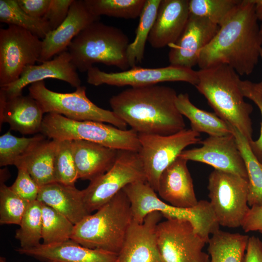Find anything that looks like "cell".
Segmentation results:
<instances>
[{
	"label": "cell",
	"instance_id": "obj_1",
	"mask_svg": "<svg viewBox=\"0 0 262 262\" xmlns=\"http://www.w3.org/2000/svg\"><path fill=\"white\" fill-rule=\"evenodd\" d=\"M253 0L241 2L200 52V69L219 64L231 67L239 75L252 73L260 57L262 34Z\"/></svg>",
	"mask_w": 262,
	"mask_h": 262
},
{
	"label": "cell",
	"instance_id": "obj_2",
	"mask_svg": "<svg viewBox=\"0 0 262 262\" xmlns=\"http://www.w3.org/2000/svg\"><path fill=\"white\" fill-rule=\"evenodd\" d=\"M173 88L158 84L131 87L112 96V111L138 134L168 135L185 129Z\"/></svg>",
	"mask_w": 262,
	"mask_h": 262
},
{
	"label": "cell",
	"instance_id": "obj_3",
	"mask_svg": "<svg viewBox=\"0 0 262 262\" xmlns=\"http://www.w3.org/2000/svg\"><path fill=\"white\" fill-rule=\"evenodd\" d=\"M195 86L214 113L236 128L250 142L253 129L252 105L246 102L240 87L239 75L229 66L219 64L197 71Z\"/></svg>",
	"mask_w": 262,
	"mask_h": 262
},
{
	"label": "cell",
	"instance_id": "obj_4",
	"mask_svg": "<svg viewBox=\"0 0 262 262\" xmlns=\"http://www.w3.org/2000/svg\"><path fill=\"white\" fill-rule=\"evenodd\" d=\"M132 221L131 203L122 190L75 225L71 239L86 247L118 254Z\"/></svg>",
	"mask_w": 262,
	"mask_h": 262
},
{
	"label": "cell",
	"instance_id": "obj_5",
	"mask_svg": "<svg viewBox=\"0 0 262 262\" xmlns=\"http://www.w3.org/2000/svg\"><path fill=\"white\" fill-rule=\"evenodd\" d=\"M129 40L120 29L96 21L82 31L67 48L72 62L81 72H87L95 63L130 68L127 51Z\"/></svg>",
	"mask_w": 262,
	"mask_h": 262
},
{
	"label": "cell",
	"instance_id": "obj_6",
	"mask_svg": "<svg viewBox=\"0 0 262 262\" xmlns=\"http://www.w3.org/2000/svg\"><path fill=\"white\" fill-rule=\"evenodd\" d=\"M123 190L130 200L133 220L136 222L142 223L148 213L157 212L166 219L189 221L207 243L210 235L219 229L220 225L209 201L200 200L191 208L176 207L161 199L146 181L130 184Z\"/></svg>",
	"mask_w": 262,
	"mask_h": 262
},
{
	"label": "cell",
	"instance_id": "obj_7",
	"mask_svg": "<svg viewBox=\"0 0 262 262\" xmlns=\"http://www.w3.org/2000/svg\"><path fill=\"white\" fill-rule=\"evenodd\" d=\"M40 132L50 139L84 140L117 150L138 152V134L132 129L121 130L112 125L93 121H77L61 115L48 113L43 117Z\"/></svg>",
	"mask_w": 262,
	"mask_h": 262
},
{
	"label": "cell",
	"instance_id": "obj_8",
	"mask_svg": "<svg viewBox=\"0 0 262 262\" xmlns=\"http://www.w3.org/2000/svg\"><path fill=\"white\" fill-rule=\"evenodd\" d=\"M86 89L81 85L73 92L58 93L48 89L44 81L33 83L28 88L29 95L37 101L44 113L57 114L77 121L108 123L127 130L128 125L112 111L92 102L86 96Z\"/></svg>",
	"mask_w": 262,
	"mask_h": 262
},
{
	"label": "cell",
	"instance_id": "obj_9",
	"mask_svg": "<svg viewBox=\"0 0 262 262\" xmlns=\"http://www.w3.org/2000/svg\"><path fill=\"white\" fill-rule=\"evenodd\" d=\"M210 203L219 225L241 227L250 208L248 182L236 174L214 169L208 178Z\"/></svg>",
	"mask_w": 262,
	"mask_h": 262
},
{
	"label": "cell",
	"instance_id": "obj_10",
	"mask_svg": "<svg viewBox=\"0 0 262 262\" xmlns=\"http://www.w3.org/2000/svg\"><path fill=\"white\" fill-rule=\"evenodd\" d=\"M141 181H146V178L139 153L118 150L112 167L82 190L88 211L90 213L96 211L127 185Z\"/></svg>",
	"mask_w": 262,
	"mask_h": 262
},
{
	"label": "cell",
	"instance_id": "obj_11",
	"mask_svg": "<svg viewBox=\"0 0 262 262\" xmlns=\"http://www.w3.org/2000/svg\"><path fill=\"white\" fill-rule=\"evenodd\" d=\"M200 133L186 128L168 135L138 134L140 149L138 152L146 181L157 192L160 177L187 147L200 143Z\"/></svg>",
	"mask_w": 262,
	"mask_h": 262
},
{
	"label": "cell",
	"instance_id": "obj_12",
	"mask_svg": "<svg viewBox=\"0 0 262 262\" xmlns=\"http://www.w3.org/2000/svg\"><path fill=\"white\" fill-rule=\"evenodd\" d=\"M42 40L18 26L0 29V87L19 79L25 68L38 62Z\"/></svg>",
	"mask_w": 262,
	"mask_h": 262
},
{
	"label": "cell",
	"instance_id": "obj_13",
	"mask_svg": "<svg viewBox=\"0 0 262 262\" xmlns=\"http://www.w3.org/2000/svg\"><path fill=\"white\" fill-rule=\"evenodd\" d=\"M160 253L164 262H210L203 251L207 242L188 220L169 219L156 227Z\"/></svg>",
	"mask_w": 262,
	"mask_h": 262
},
{
	"label": "cell",
	"instance_id": "obj_14",
	"mask_svg": "<svg viewBox=\"0 0 262 262\" xmlns=\"http://www.w3.org/2000/svg\"><path fill=\"white\" fill-rule=\"evenodd\" d=\"M198 81L197 71L172 65L157 68L136 66L115 72H106L92 66L87 71V82L94 86L107 84L137 87L166 82H183L196 86Z\"/></svg>",
	"mask_w": 262,
	"mask_h": 262
},
{
	"label": "cell",
	"instance_id": "obj_15",
	"mask_svg": "<svg viewBox=\"0 0 262 262\" xmlns=\"http://www.w3.org/2000/svg\"><path fill=\"white\" fill-rule=\"evenodd\" d=\"M200 143L201 147L184 150L178 157L207 164L214 169L236 174L247 180L245 162L232 133L209 136Z\"/></svg>",
	"mask_w": 262,
	"mask_h": 262
},
{
	"label": "cell",
	"instance_id": "obj_16",
	"mask_svg": "<svg viewBox=\"0 0 262 262\" xmlns=\"http://www.w3.org/2000/svg\"><path fill=\"white\" fill-rule=\"evenodd\" d=\"M219 27L206 18L190 15L179 38L169 46L170 65L192 69L198 64L201 51L212 41Z\"/></svg>",
	"mask_w": 262,
	"mask_h": 262
},
{
	"label": "cell",
	"instance_id": "obj_17",
	"mask_svg": "<svg viewBox=\"0 0 262 262\" xmlns=\"http://www.w3.org/2000/svg\"><path fill=\"white\" fill-rule=\"evenodd\" d=\"M162 217L160 213L153 212L142 223L133 220L118 254L119 262H164L156 236V227Z\"/></svg>",
	"mask_w": 262,
	"mask_h": 262
},
{
	"label": "cell",
	"instance_id": "obj_18",
	"mask_svg": "<svg viewBox=\"0 0 262 262\" xmlns=\"http://www.w3.org/2000/svg\"><path fill=\"white\" fill-rule=\"evenodd\" d=\"M77 70L69 52L65 50L52 60L28 66L18 80L0 87V92L7 98H12L22 95L23 89L28 85L49 78L66 82L77 88L81 84Z\"/></svg>",
	"mask_w": 262,
	"mask_h": 262
},
{
	"label": "cell",
	"instance_id": "obj_19",
	"mask_svg": "<svg viewBox=\"0 0 262 262\" xmlns=\"http://www.w3.org/2000/svg\"><path fill=\"white\" fill-rule=\"evenodd\" d=\"M99 18L88 10L84 0H74L63 22L55 30L50 31L42 39L38 62L50 60L56 54L65 51L82 31Z\"/></svg>",
	"mask_w": 262,
	"mask_h": 262
},
{
	"label": "cell",
	"instance_id": "obj_20",
	"mask_svg": "<svg viewBox=\"0 0 262 262\" xmlns=\"http://www.w3.org/2000/svg\"><path fill=\"white\" fill-rule=\"evenodd\" d=\"M15 250L44 262H119L117 253L86 247L71 239L52 244L42 243L29 248L19 247Z\"/></svg>",
	"mask_w": 262,
	"mask_h": 262
},
{
	"label": "cell",
	"instance_id": "obj_21",
	"mask_svg": "<svg viewBox=\"0 0 262 262\" xmlns=\"http://www.w3.org/2000/svg\"><path fill=\"white\" fill-rule=\"evenodd\" d=\"M189 16V0H161L148 42L155 49L169 47L179 38Z\"/></svg>",
	"mask_w": 262,
	"mask_h": 262
},
{
	"label": "cell",
	"instance_id": "obj_22",
	"mask_svg": "<svg viewBox=\"0 0 262 262\" xmlns=\"http://www.w3.org/2000/svg\"><path fill=\"white\" fill-rule=\"evenodd\" d=\"M188 161L178 157L162 173L157 192L160 198L176 207L191 208L198 203Z\"/></svg>",
	"mask_w": 262,
	"mask_h": 262
},
{
	"label": "cell",
	"instance_id": "obj_23",
	"mask_svg": "<svg viewBox=\"0 0 262 262\" xmlns=\"http://www.w3.org/2000/svg\"><path fill=\"white\" fill-rule=\"evenodd\" d=\"M43 112L37 101L30 95L7 98L0 92V126L9 124L10 130L22 134L40 132Z\"/></svg>",
	"mask_w": 262,
	"mask_h": 262
},
{
	"label": "cell",
	"instance_id": "obj_24",
	"mask_svg": "<svg viewBox=\"0 0 262 262\" xmlns=\"http://www.w3.org/2000/svg\"><path fill=\"white\" fill-rule=\"evenodd\" d=\"M72 148L79 179L90 181L112 167L118 150L80 140H72Z\"/></svg>",
	"mask_w": 262,
	"mask_h": 262
},
{
	"label": "cell",
	"instance_id": "obj_25",
	"mask_svg": "<svg viewBox=\"0 0 262 262\" xmlns=\"http://www.w3.org/2000/svg\"><path fill=\"white\" fill-rule=\"evenodd\" d=\"M37 200L58 211L74 225L89 215L82 190L57 182L40 188Z\"/></svg>",
	"mask_w": 262,
	"mask_h": 262
},
{
	"label": "cell",
	"instance_id": "obj_26",
	"mask_svg": "<svg viewBox=\"0 0 262 262\" xmlns=\"http://www.w3.org/2000/svg\"><path fill=\"white\" fill-rule=\"evenodd\" d=\"M59 140L44 139L33 146L15 163L25 168L40 187L56 182L55 156Z\"/></svg>",
	"mask_w": 262,
	"mask_h": 262
},
{
	"label": "cell",
	"instance_id": "obj_27",
	"mask_svg": "<svg viewBox=\"0 0 262 262\" xmlns=\"http://www.w3.org/2000/svg\"><path fill=\"white\" fill-rule=\"evenodd\" d=\"M176 104L180 114L190 121L191 129L211 136H223L232 133L229 124L215 113L209 112L196 106L187 93L178 95Z\"/></svg>",
	"mask_w": 262,
	"mask_h": 262
},
{
	"label": "cell",
	"instance_id": "obj_28",
	"mask_svg": "<svg viewBox=\"0 0 262 262\" xmlns=\"http://www.w3.org/2000/svg\"><path fill=\"white\" fill-rule=\"evenodd\" d=\"M249 237L219 229L208 243L210 262H243Z\"/></svg>",
	"mask_w": 262,
	"mask_h": 262
},
{
	"label": "cell",
	"instance_id": "obj_29",
	"mask_svg": "<svg viewBox=\"0 0 262 262\" xmlns=\"http://www.w3.org/2000/svg\"><path fill=\"white\" fill-rule=\"evenodd\" d=\"M229 125L246 166L248 206L250 207L262 206V163L253 153L246 138L236 128Z\"/></svg>",
	"mask_w": 262,
	"mask_h": 262
},
{
	"label": "cell",
	"instance_id": "obj_30",
	"mask_svg": "<svg viewBox=\"0 0 262 262\" xmlns=\"http://www.w3.org/2000/svg\"><path fill=\"white\" fill-rule=\"evenodd\" d=\"M161 0H146L139 16L134 40L129 45L127 57L130 68L143 59L145 46Z\"/></svg>",
	"mask_w": 262,
	"mask_h": 262
},
{
	"label": "cell",
	"instance_id": "obj_31",
	"mask_svg": "<svg viewBox=\"0 0 262 262\" xmlns=\"http://www.w3.org/2000/svg\"><path fill=\"white\" fill-rule=\"evenodd\" d=\"M0 21L22 28L43 39L51 31L43 18H35L24 12L16 0H0Z\"/></svg>",
	"mask_w": 262,
	"mask_h": 262
},
{
	"label": "cell",
	"instance_id": "obj_32",
	"mask_svg": "<svg viewBox=\"0 0 262 262\" xmlns=\"http://www.w3.org/2000/svg\"><path fill=\"white\" fill-rule=\"evenodd\" d=\"M15 238L22 248L39 246L42 240V203L38 200L30 202L22 217Z\"/></svg>",
	"mask_w": 262,
	"mask_h": 262
},
{
	"label": "cell",
	"instance_id": "obj_33",
	"mask_svg": "<svg viewBox=\"0 0 262 262\" xmlns=\"http://www.w3.org/2000/svg\"><path fill=\"white\" fill-rule=\"evenodd\" d=\"M41 203L43 244H55L71 239L75 225L58 211Z\"/></svg>",
	"mask_w": 262,
	"mask_h": 262
},
{
	"label": "cell",
	"instance_id": "obj_34",
	"mask_svg": "<svg viewBox=\"0 0 262 262\" xmlns=\"http://www.w3.org/2000/svg\"><path fill=\"white\" fill-rule=\"evenodd\" d=\"M88 10L94 15L124 19L140 16L146 0H84Z\"/></svg>",
	"mask_w": 262,
	"mask_h": 262
},
{
	"label": "cell",
	"instance_id": "obj_35",
	"mask_svg": "<svg viewBox=\"0 0 262 262\" xmlns=\"http://www.w3.org/2000/svg\"><path fill=\"white\" fill-rule=\"evenodd\" d=\"M241 1V0H190L189 14L206 18L220 27Z\"/></svg>",
	"mask_w": 262,
	"mask_h": 262
},
{
	"label": "cell",
	"instance_id": "obj_36",
	"mask_svg": "<svg viewBox=\"0 0 262 262\" xmlns=\"http://www.w3.org/2000/svg\"><path fill=\"white\" fill-rule=\"evenodd\" d=\"M45 139L43 134L32 137H18L13 135L10 130L0 137V166L15 164L38 142Z\"/></svg>",
	"mask_w": 262,
	"mask_h": 262
},
{
	"label": "cell",
	"instance_id": "obj_37",
	"mask_svg": "<svg viewBox=\"0 0 262 262\" xmlns=\"http://www.w3.org/2000/svg\"><path fill=\"white\" fill-rule=\"evenodd\" d=\"M54 169L56 182L75 186L79 177L72 151V141L59 140L55 156Z\"/></svg>",
	"mask_w": 262,
	"mask_h": 262
},
{
	"label": "cell",
	"instance_id": "obj_38",
	"mask_svg": "<svg viewBox=\"0 0 262 262\" xmlns=\"http://www.w3.org/2000/svg\"><path fill=\"white\" fill-rule=\"evenodd\" d=\"M30 203L4 183L0 185V224L19 225Z\"/></svg>",
	"mask_w": 262,
	"mask_h": 262
},
{
	"label": "cell",
	"instance_id": "obj_39",
	"mask_svg": "<svg viewBox=\"0 0 262 262\" xmlns=\"http://www.w3.org/2000/svg\"><path fill=\"white\" fill-rule=\"evenodd\" d=\"M17 170L16 178L10 188L29 203L37 200L40 187L25 168H19Z\"/></svg>",
	"mask_w": 262,
	"mask_h": 262
},
{
	"label": "cell",
	"instance_id": "obj_40",
	"mask_svg": "<svg viewBox=\"0 0 262 262\" xmlns=\"http://www.w3.org/2000/svg\"><path fill=\"white\" fill-rule=\"evenodd\" d=\"M240 87L244 97L252 100L258 106L261 114L262 122L260 136L256 140H252L249 142V145L254 154L262 163V97L255 88L254 82L248 80H241Z\"/></svg>",
	"mask_w": 262,
	"mask_h": 262
},
{
	"label": "cell",
	"instance_id": "obj_41",
	"mask_svg": "<svg viewBox=\"0 0 262 262\" xmlns=\"http://www.w3.org/2000/svg\"><path fill=\"white\" fill-rule=\"evenodd\" d=\"M74 0H51L49 8L43 17L48 23L51 31L57 28L65 20Z\"/></svg>",
	"mask_w": 262,
	"mask_h": 262
},
{
	"label": "cell",
	"instance_id": "obj_42",
	"mask_svg": "<svg viewBox=\"0 0 262 262\" xmlns=\"http://www.w3.org/2000/svg\"><path fill=\"white\" fill-rule=\"evenodd\" d=\"M21 9L35 18H43L49 6L51 0H16Z\"/></svg>",
	"mask_w": 262,
	"mask_h": 262
},
{
	"label": "cell",
	"instance_id": "obj_43",
	"mask_svg": "<svg viewBox=\"0 0 262 262\" xmlns=\"http://www.w3.org/2000/svg\"><path fill=\"white\" fill-rule=\"evenodd\" d=\"M241 227L245 232L259 231L262 232V206L250 207Z\"/></svg>",
	"mask_w": 262,
	"mask_h": 262
},
{
	"label": "cell",
	"instance_id": "obj_44",
	"mask_svg": "<svg viewBox=\"0 0 262 262\" xmlns=\"http://www.w3.org/2000/svg\"><path fill=\"white\" fill-rule=\"evenodd\" d=\"M243 262H262V243L259 238L249 237Z\"/></svg>",
	"mask_w": 262,
	"mask_h": 262
},
{
	"label": "cell",
	"instance_id": "obj_45",
	"mask_svg": "<svg viewBox=\"0 0 262 262\" xmlns=\"http://www.w3.org/2000/svg\"><path fill=\"white\" fill-rule=\"evenodd\" d=\"M255 12L259 20L262 21V0H253Z\"/></svg>",
	"mask_w": 262,
	"mask_h": 262
},
{
	"label": "cell",
	"instance_id": "obj_46",
	"mask_svg": "<svg viewBox=\"0 0 262 262\" xmlns=\"http://www.w3.org/2000/svg\"><path fill=\"white\" fill-rule=\"evenodd\" d=\"M260 58L262 61V48L260 51ZM254 86L256 90L259 93L262 97V80L258 83H254Z\"/></svg>",
	"mask_w": 262,
	"mask_h": 262
},
{
	"label": "cell",
	"instance_id": "obj_47",
	"mask_svg": "<svg viewBox=\"0 0 262 262\" xmlns=\"http://www.w3.org/2000/svg\"><path fill=\"white\" fill-rule=\"evenodd\" d=\"M0 262H6V259L3 257H0Z\"/></svg>",
	"mask_w": 262,
	"mask_h": 262
},
{
	"label": "cell",
	"instance_id": "obj_48",
	"mask_svg": "<svg viewBox=\"0 0 262 262\" xmlns=\"http://www.w3.org/2000/svg\"><path fill=\"white\" fill-rule=\"evenodd\" d=\"M262 22V23H261V25L260 26V31H261V33L262 34V21H261Z\"/></svg>",
	"mask_w": 262,
	"mask_h": 262
},
{
	"label": "cell",
	"instance_id": "obj_49",
	"mask_svg": "<svg viewBox=\"0 0 262 262\" xmlns=\"http://www.w3.org/2000/svg\"><path fill=\"white\" fill-rule=\"evenodd\" d=\"M54 262L48 261V262Z\"/></svg>",
	"mask_w": 262,
	"mask_h": 262
},
{
	"label": "cell",
	"instance_id": "obj_50",
	"mask_svg": "<svg viewBox=\"0 0 262 262\" xmlns=\"http://www.w3.org/2000/svg\"><path fill=\"white\" fill-rule=\"evenodd\" d=\"M261 242H262V238Z\"/></svg>",
	"mask_w": 262,
	"mask_h": 262
}]
</instances>
